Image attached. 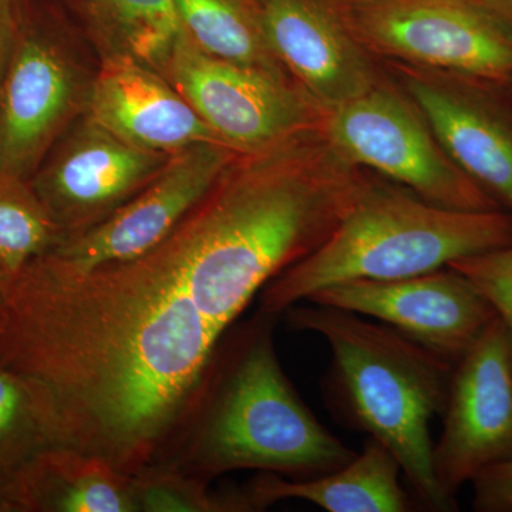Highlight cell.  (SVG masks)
Returning <instances> with one entry per match:
<instances>
[{"mask_svg": "<svg viewBox=\"0 0 512 512\" xmlns=\"http://www.w3.org/2000/svg\"><path fill=\"white\" fill-rule=\"evenodd\" d=\"M84 114L121 140L158 153L221 143L163 74L130 56L104 53Z\"/></svg>", "mask_w": 512, "mask_h": 512, "instance_id": "obj_14", "label": "cell"}, {"mask_svg": "<svg viewBox=\"0 0 512 512\" xmlns=\"http://www.w3.org/2000/svg\"><path fill=\"white\" fill-rule=\"evenodd\" d=\"M272 52L323 110L382 82L376 59L356 42L328 0H258Z\"/></svg>", "mask_w": 512, "mask_h": 512, "instance_id": "obj_13", "label": "cell"}, {"mask_svg": "<svg viewBox=\"0 0 512 512\" xmlns=\"http://www.w3.org/2000/svg\"><path fill=\"white\" fill-rule=\"evenodd\" d=\"M467 276L493 305L512 335V245L450 264Z\"/></svg>", "mask_w": 512, "mask_h": 512, "instance_id": "obj_22", "label": "cell"}, {"mask_svg": "<svg viewBox=\"0 0 512 512\" xmlns=\"http://www.w3.org/2000/svg\"><path fill=\"white\" fill-rule=\"evenodd\" d=\"M63 239L62 228L29 181L0 175V271L6 278L52 252Z\"/></svg>", "mask_w": 512, "mask_h": 512, "instance_id": "obj_20", "label": "cell"}, {"mask_svg": "<svg viewBox=\"0 0 512 512\" xmlns=\"http://www.w3.org/2000/svg\"><path fill=\"white\" fill-rule=\"evenodd\" d=\"M319 131L349 164L423 200L461 211L503 208L451 160L402 86L383 79L362 96L323 110Z\"/></svg>", "mask_w": 512, "mask_h": 512, "instance_id": "obj_4", "label": "cell"}, {"mask_svg": "<svg viewBox=\"0 0 512 512\" xmlns=\"http://www.w3.org/2000/svg\"><path fill=\"white\" fill-rule=\"evenodd\" d=\"M9 320V302L8 291H6V275L0 271V345H2L3 336L8 328Z\"/></svg>", "mask_w": 512, "mask_h": 512, "instance_id": "obj_26", "label": "cell"}, {"mask_svg": "<svg viewBox=\"0 0 512 512\" xmlns=\"http://www.w3.org/2000/svg\"><path fill=\"white\" fill-rule=\"evenodd\" d=\"M106 53L134 57L158 70L183 35L174 0H86Z\"/></svg>", "mask_w": 512, "mask_h": 512, "instance_id": "obj_19", "label": "cell"}, {"mask_svg": "<svg viewBox=\"0 0 512 512\" xmlns=\"http://www.w3.org/2000/svg\"><path fill=\"white\" fill-rule=\"evenodd\" d=\"M10 497L19 512H136L130 474L62 444L30 461Z\"/></svg>", "mask_w": 512, "mask_h": 512, "instance_id": "obj_16", "label": "cell"}, {"mask_svg": "<svg viewBox=\"0 0 512 512\" xmlns=\"http://www.w3.org/2000/svg\"><path fill=\"white\" fill-rule=\"evenodd\" d=\"M443 416L433 470L456 501L481 471L512 460V335L498 315L454 363Z\"/></svg>", "mask_w": 512, "mask_h": 512, "instance_id": "obj_8", "label": "cell"}, {"mask_svg": "<svg viewBox=\"0 0 512 512\" xmlns=\"http://www.w3.org/2000/svg\"><path fill=\"white\" fill-rule=\"evenodd\" d=\"M238 156L214 141L171 154L136 197L94 227L64 238L43 258L63 271L84 272L144 254L190 214Z\"/></svg>", "mask_w": 512, "mask_h": 512, "instance_id": "obj_9", "label": "cell"}, {"mask_svg": "<svg viewBox=\"0 0 512 512\" xmlns=\"http://www.w3.org/2000/svg\"><path fill=\"white\" fill-rule=\"evenodd\" d=\"M158 72L238 154L266 150L322 121V107L292 80L207 55L184 30Z\"/></svg>", "mask_w": 512, "mask_h": 512, "instance_id": "obj_6", "label": "cell"}, {"mask_svg": "<svg viewBox=\"0 0 512 512\" xmlns=\"http://www.w3.org/2000/svg\"><path fill=\"white\" fill-rule=\"evenodd\" d=\"M511 245V211L453 210L367 178L328 239L262 289L258 311L281 318L340 282L409 278Z\"/></svg>", "mask_w": 512, "mask_h": 512, "instance_id": "obj_3", "label": "cell"}, {"mask_svg": "<svg viewBox=\"0 0 512 512\" xmlns=\"http://www.w3.org/2000/svg\"><path fill=\"white\" fill-rule=\"evenodd\" d=\"M59 444V419L49 390L0 363V495L12 500L13 487L30 461Z\"/></svg>", "mask_w": 512, "mask_h": 512, "instance_id": "obj_18", "label": "cell"}, {"mask_svg": "<svg viewBox=\"0 0 512 512\" xmlns=\"http://www.w3.org/2000/svg\"><path fill=\"white\" fill-rule=\"evenodd\" d=\"M84 80L62 37L23 0V22L0 89V175L30 181L77 114Z\"/></svg>", "mask_w": 512, "mask_h": 512, "instance_id": "obj_7", "label": "cell"}, {"mask_svg": "<svg viewBox=\"0 0 512 512\" xmlns=\"http://www.w3.org/2000/svg\"><path fill=\"white\" fill-rule=\"evenodd\" d=\"M505 87H507L508 92H510L511 96H512V80H511L510 83L505 84Z\"/></svg>", "mask_w": 512, "mask_h": 512, "instance_id": "obj_28", "label": "cell"}, {"mask_svg": "<svg viewBox=\"0 0 512 512\" xmlns=\"http://www.w3.org/2000/svg\"><path fill=\"white\" fill-rule=\"evenodd\" d=\"M278 319L258 311L225 332L150 464L208 483L242 470L308 480L356 456L285 375L275 348Z\"/></svg>", "mask_w": 512, "mask_h": 512, "instance_id": "obj_1", "label": "cell"}, {"mask_svg": "<svg viewBox=\"0 0 512 512\" xmlns=\"http://www.w3.org/2000/svg\"><path fill=\"white\" fill-rule=\"evenodd\" d=\"M23 22V0H0V89L18 43Z\"/></svg>", "mask_w": 512, "mask_h": 512, "instance_id": "obj_24", "label": "cell"}, {"mask_svg": "<svg viewBox=\"0 0 512 512\" xmlns=\"http://www.w3.org/2000/svg\"><path fill=\"white\" fill-rule=\"evenodd\" d=\"M471 483L477 511H512V460L481 471Z\"/></svg>", "mask_w": 512, "mask_h": 512, "instance_id": "obj_23", "label": "cell"}, {"mask_svg": "<svg viewBox=\"0 0 512 512\" xmlns=\"http://www.w3.org/2000/svg\"><path fill=\"white\" fill-rule=\"evenodd\" d=\"M308 301L375 318L451 363L497 316L480 289L451 266L393 281L340 282Z\"/></svg>", "mask_w": 512, "mask_h": 512, "instance_id": "obj_11", "label": "cell"}, {"mask_svg": "<svg viewBox=\"0 0 512 512\" xmlns=\"http://www.w3.org/2000/svg\"><path fill=\"white\" fill-rule=\"evenodd\" d=\"M170 157L133 146L84 114L60 137L29 183L66 238L106 220L136 197Z\"/></svg>", "mask_w": 512, "mask_h": 512, "instance_id": "obj_10", "label": "cell"}, {"mask_svg": "<svg viewBox=\"0 0 512 512\" xmlns=\"http://www.w3.org/2000/svg\"><path fill=\"white\" fill-rule=\"evenodd\" d=\"M399 461L379 441L365 447L345 466L308 480L261 473L242 490L254 511L284 500H303L329 512H404L413 507L412 494L400 483Z\"/></svg>", "mask_w": 512, "mask_h": 512, "instance_id": "obj_15", "label": "cell"}, {"mask_svg": "<svg viewBox=\"0 0 512 512\" xmlns=\"http://www.w3.org/2000/svg\"><path fill=\"white\" fill-rule=\"evenodd\" d=\"M293 330L322 336L332 352L329 392L356 429L392 451L414 503L430 511H456L433 470L430 423L443 414L454 363L384 323L332 306L293 305Z\"/></svg>", "mask_w": 512, "mask_h": 512, "instance_id": "obj_2", "label": "cell"}, {"mask_svg": "<svg viewBox=\"0 0 512 512\" xmlns=\"http://www.w3.org/2000/svg\"><path fill=\"white\" fill-rule=\"evenodd\" d=\"M174 2L181 28L202 52L224 62L292 80L266 40L258 0Z\"/></svg>", "mask_w": 512, "mask_h": 512, "instance_id": "obj_17", "label": "cell"}, {"mask_svg": "<svg viewBox=\"0 0 512 512\" xmlns=\"http://www.w3.org/2000/svg\"><path fill=\"white\" fill-rule=\"evenodd\" d=\"M373 59L473 77L512 80V29L477 0H328Z\"/></svg>", "mask_w": 512, "mask_h": 512, "instance_id": "obj_5", "label": "cell"}, {"mask_svg": "<svg viewBox=\"0 0 512 512\" xmlns=\"http://www.w3.org/2000/svg\"><path fill=\"white\" fill-rule=\"evenodd\" d=\"M477 2L512 29V0H477Z\"/></svg>", "mask_w": 512, "mask_h": 512, "instance_id": "obj_25", "label": "cell"}, {"mask_svg": "<svg viewBox=\"0 0 512 512\" xmlns=\"http://www.w3.org/2000/svg\"><path fill=\"white\" fill-rule=\"evenodd\" d=\"M392 67L451 160L512 212V96L505 84Z\"/></svg>", "mask_w": 512, "mask_h": 512, "instance_id": "obj_12", "label": "cell"}, {"mask_svg": "<svg viewBox=\"0 0 512 512\" xmlns=\"http://www.w3.org/2000/svg\"><path fill=\"white\" fill-rule=\"evenodd\" d=\"M0 512H19V510L12 500H9L8 497H3V495H0Z\"/></svg>", "mask_w": 512, "mask_h": 512, "instance_id": "obj_27", "label": "cell"}, {"mask_svg": "<svg viewBox=\"0 0 512 512\" xmlns=\"http://www.w3.org/2000/svg\"><path fill=\"white\" fill-rule=\"evenodd\" d=\"M131 491L136 512L254 511L242 488L215 491L208 481L160 464H147L131 474Z\"/></svg>", "mask_w": 512, "mask_h": 512, "instance_id": "obj_21", "label": "cell"}]
</instances>
